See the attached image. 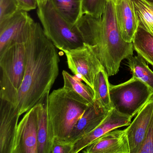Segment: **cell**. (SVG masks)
Returning a JSON list of instances; mask_svg holds the SVG:
<instances>
[{
	"label": "cell",
	"mask_w": 153,
	"mask_h": 153,
	"mask_svg": "<svg viewBox=\"0 0 153 153\" xmlns=\"http://www.w3.org/2000/svg\"><path fill=\"white\" fill-rule=\"evenodd\" d=\"M108 1H109V0H108Z\"/></svg>",
	"instance_id": "f546056e"
},
{
	"label": "cell",
	"mask_w": 153,
	"mask_h": 153,
	"mask_svg": "<svg viewBox=\"0 0 153 153\" xmlns=\"http://www.w3.org/2000/svg\"><path fill=\"white\" fill-rule=\"evenodd\" d=\"M153 115V97L142 107L136 117L125 129L130 153H138L146 138Z\"/></svg>",
	"instance_id": "8fae6325"
},
{
	"label": "cell",
	"mask_w": 153,
	"mask_h": 153,
	"mask_svg": "<svg viewBox=\"0 0 153 153\" xmlns=\"http://www.w3.org/2000/svg\"><path fill=\"white\" fill-rule=\"evenodd\" d=\"M21 10L29 11L38 7L36 0H17Z\"/></svg>",
	"instance_id": "4316f807"
},
{
	"label": "cell",
	"mask_w": 153,
	"mask_h": 153,
	"mask_svg": "<svg viewBox=\"0 0 153 153\" xmlns=\"http://www.w3.org/2000/svg\"><path fill=\"white\" fill-rule=\"evenodd\" d=\"M145 1L149 2V3H153V0H145Z\"/></svg>",
	"instance_id": "f1b7e54d"
},
{
	"label": "cell",
	"mask_w": 153,
	"mask_h": 153,
	"mask_svg": "<svg viewBox=\"0 0 153 153\" xmlns=\"http://www.w3.org/2000/svg\"><path fill=\"white\" fill-rule=\"evenodd\" d=\"M36 105L19 123L12 153H37L38 119Z\"/></svg>",
	"instance_id": "9c48e42d"
},
{
	"label": "cell",
	"mask_w": 153,
	"mask_h": 153,
	"mask_svg": "<svg viewBox=\"0 0 153 153\" xmlns=\"http://www.w3.org/2000/svg\"><path fill=\"white\" fill-rule=\"evenodd\" d=\"M115 16L121 35L125 42L132 43L138 27L132 0H114Z\"/></svg>",
	"instance_id": "9a60e30c"
},
{
	"label": "cell",
	"mask_w": 153,
	"mask_h": 153,
	"mask_svg": "<svg viewBox=\"0 0 153 153\" xmlns=\"http://www.w3.org/2000/svg\"><path fill=\"white\" fill-rule=\"evenodd\" d=\"M0 99L16 106L25 72V43H16L0 53Z\"/></svg>",
	"instance_id": "5b68a950"
},
{
	"label": "cell",
	"mask_w": 153,
	"mask_h": 153,
	"mask_svg": "<svg viewBox=\"0 0 153 153\" xmlns=\"http://www.w3.org/2000/svg\"><path fill=\"white\" fill-rule=\"evenodd\" d=\"M132 44L137 54L153 67V36L138 27Z\"/></svg>",
	"instance_id": "ffe728a7"
},
{
	"label": "cell",
	"mask_w": 153,
	"mask_h": 153,
	"mask_svg": "<svg viewBox=\"0 0 153 153\" xmlns=\"http://www.w3.org/2000/svg\"><path fill=\"white\" fill-rule=\"evenodd\" d=\"M49 94L46 95L36 104L38 119L37 153H51L54 140L51 134L48 120V102Z\"/></svg>",
	"instance_id": "2e32d148"
},
{
	"label": "cell",
	"mask_w": 153,
	"mask_h": 153,
	"mask_svg": "<svg viewBox=\"0 0 153 153\" xmlns=\"http://www.w3.org/2000/svg\"><path fill=\"white\" fill-rule=\"evenodd\" d=\"M62 75L64 82L62 87L71 96L88 105L95 102L94 93L91 87L65 71H62Z\"/></svg>",
	"instance_id": "e0dca14e"
},
{
	"label": "cell",
	"mask_w": 153,
	"mask_h": 153,
	"mask_svg": "<svg viewBox=\"0 0 153 153\" xmlns=\"http://www.w3.org/2000/svg\"><path fill=\"white\" fill-rule=\"evenodd\" d=\"M37 7V15L45 33L57 49L64 52L84 45L85 40L77 25L64 19L56 11L51 0Z\"/></svg>",
	"instance_id": "277c9868"
},
{
	"label": "cell",
	"mask_w": 153,
	"mask_h": 153,
	"mask_svg": "<svg viewBox=\"0 0 153 153\" xmlns=\"http://www.w3.org/2000/svg\"><path fill=\"white\" fill-rule=\"evenodd\" d=\"M48 0H36L38 6L45 5L48 1Z\"/></svg>",
	"instance_id": "83f0119b"
},
{
	"label": "cell",
	"mask_w": 153,
	"mask_h": 153,
	"mask_svg": "<svg viewBox=\"0 0 153 153\" xmlns=\"http://www.w3.org/2000/svg\"><path fill=\"white\" fill-rule=\"evenodd\" d=\"M138 153H153V115L148 129L145 141Z\"/></svg>",
	"instance_id": "d4e9b609"
},
{
	"label": "cell",
	"mask_w": 153,
	"mask_h": 153,
	"mask_svg": "<svg viewBox=\"0 0 153 153\" xmlns=\"http://www.w3.org/2000/svg\"><path fill=\"white\" fill-rule=\"evenodd\" d=\"M132 76L140 79L153 91V71L149 68L146 61L140 55L133 56L127 59Z\"/></svg>",
	"instance_id": "7402d4cb"
},
{
	"label": "cell",
	"mask_w": 153,
	"mask_h": 153,
	"mask_svg": "<svg viewBox=\"0 0 153 153\" xmlns=\"http://www.w3.org/2000/svg\"><path fill=\"white\" fill-rule=\"evenodd\" d=\"M63 52L71 72L93 89L96 76L104 68L92 48L85 43L82 47Z\"/></svg>",
	"instance_id": "52a82bcc"
},
{
	"label": "cell",
	"mask_w": 153,
	"mask_h": 153,
	"mask_svg": "<svg viewBox=\"0 0 153 153\" xmlns=\"http://www.w3.org/2000/svg\"><path fill=\"white\" fill-rule=\"evenodd\" d=\"M89 105L71 96L63 87L50 94L48 120L54 140L68 141L74 126Z\"/></svg>",
	"instance_id": "3957f363"
},
{
	"label": "cell",
	"mask_w": 153,
	"mask_h": 153,
	"mask_svg": "<svg viewBox=\"0 0 153 153\" xmlns=\"http://www.w3.org/2000/svg\"><path fill=\"white\" fill-rule=\"evenodd\" d=\"M81 152L84 153H130L125 129H115L92 142Z\"/></svg>",
	"instance_id": "4fadbf2b"
},
{
	"label": "cell",
	"mask_w": 153,
	"mask_h": 153,
	"mask_svg": "<svg viewBox=\"0 0 153 153\" xmlns=\"http://www.w3.org/2000/svg\"><path fill=\"white\" fill-rule=\"evenodd\" d=\"M138 27L153 36V3L145 0H132Z\"/></svg>",
	"instance_id": "44dd1931"
},
{
	"label": "cell",
	"mask_w": 153,
	"mask_h": 153,
	"mask_svg": "<svg viewBox=\"0 0 153 153\" xmlns=\"http://www.w3.org/2000/svg\"><path fill=\"white\" fill-rule=\"evenodd\" d=\"M33 20L26 11H21L0 23V53L16 43H25Z\"/></svg>",
	"instance_id": "ba28073f"
},
{
	"label": "cell",
	"mask_w": 153,
	"mask_h": 153,
	"mask_svg": "<svg viewBox=\"0 0 153 153\" xmlns=\"http://www.w3.org/2000/svg\"><path fill=\"white\" fill-rule=\"evenodd\" d=\"M21 10L17 0H0V23L9 19Z\"/></svg>",
	"instance_id": "cb8c5ba5"
},
{
	"label": "cell",
	"mask_w": 153,
	"mask_h": 153,
	"mask_svg": "<svg viewBox=\"0 0 153 153\" xmlns=\"http://www.w3.org/2000/svg\"><path fill=\"white\" fill-rule=\"evenodd\" d=\"M113 108L132 118L153 97V91L140 79L132 76L117 85H110Z\"/></svg>",
	"instance_id": "8992f818"
},
{
	"label": "cell",
	"mask_w": 153,
	"mask_h": 153,
	"mask_svg": "<svg viewBox=\"0 0 153 153\" xmlns=\"http://www.w3.org/2000/svg\"><path fill=\"white\" fill-rule=\"evenodd\" d=\"M56 11L72 25H76L83 16L82 0H51Z\"/></svg>",
	"instance_id": "ac0fdd59"
},
{
	"label": "cell",
	"mask_w": 153,
	"mask_h": 153,
	"mask_svg": "<svg viewBox=\"0 0 153 153\" xmlns=\"http://www.w3.org/2000/svg\"><path fill=\"white\" fill-rule=\"evenodd\" d=\"M129 116L113 109L104 120L95 129L74 143L71 153L81 152L98 138L115 129L128 126L131 122Z\"/></svg>",
	"instance_id": "7c38bea8"
},
{
	"label": "cell",
	"mask_w": 153,
	"mask_h": 153,
	"mask_svg": "<svg viewBox=\"0 0 153 153\" xmlns=\"http://www.w3.org/2000/svg\"><path fill=\"white\" fill-rule=\"evenodd\" d=\"M25 72L16 108L21 116L50 94L59 74V54L43 28L33 21L25 42Z\"/></svg>",
	"instance_id": "6da1fadb"
},
{
	"label": "cell",
	"mask_w": 153,
	"mask_h": 153,
	"mask_svg": "<svg viewBox=\"0 0 153 153\" xmlns=\"http://www.w3.org/2000/svg\"><path fill=\"white\" fill-rule=\"evenodd\" d=\"M20 116L17 108L1 99L0 153H12Z\"/></svg>",
	"instance_id": "30bf717a"
},
{
	"label": "cell",
	"mask_w": 153,
	"mask_h": 153,
	"mask_svg": "<svg viewBox=\"0 0 153 153\" xmlns=\"http://www.w3.org/2000/svg\"><path fill=\"white\" fill-rule=\"evenodd\" d=\"M108 0H82L83 14L99 17L103 14Z\"/></svg>",
	"instance_id": "603a6c76"
},
{
	"label": "cell",
	"mask_w": 153,
	"mask_h": 153,
	"mask_svg": "<svg viewBox=\"0 0 153 153\" xmlns=\"http://www.w3.org/2000/svg\"><path fill=\"white\" fill-rule=\"evenodd\" d=\"M74 144L66 141L53 140L51 153H71Z\"/></svg>",
	"instance_id": "484cf974"
},
{
	"label": "cell",
	"mask_w": 153,
	"mask_h": 153,
	"mask_svg": "<svg viewBox=\"0 0 153 153\" xmlns=\"http://www.w3.org/2000/svg\"><path fill=\"white\" fill-rule=\"evenodd\" d=\"M76 25L108 76L117 74L121 62L133 55V44L125 42L119 30L114 0L108 1L101 16L84 14Z\"/></svg>",
	"instance_id": "7a4b0ae2"
},
{
	"label": "cell",
	"mask_w": 153,
	"mask_h": 153,
	"mask_svg": "<svg viewBox=\"0 0 153 153\" xmlns=\"http://www.w3.org/2000/svg\"><path fill=\"white\" fill-rule=\"evenodd\" d=\"M111 111L102 108L95 102L90 105L74 126L67 141L74 144L93 131L100 125Z\"/></svg>",
	"instance_id": "5bb4252c"
},
{
	"label": "cell",
	"mask_w": 153,
	"mask_h": 153,
	"mask_svg": "<svg viewBox=\"0 0 153 153\" xmlns=\"http://www.w3.org/2000/svg\"><path fill=\"white\" fill-rule=\"evenodd\" d=\"M108 77L104 69L101 70L96 76L93 89L95 102L102 108L111 111L113 108L110 98V83Z\"/></svg>",
	"instance_id": "d6986e66"
}]
</instances>
